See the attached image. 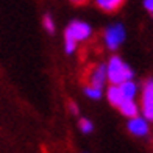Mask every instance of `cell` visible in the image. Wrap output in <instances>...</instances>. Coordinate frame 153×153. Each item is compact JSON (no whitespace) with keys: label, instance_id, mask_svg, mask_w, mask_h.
I'll use <instances>...</instances> for the list:
<instances>
[{"label":"cell","instance_id":"obj_1","mask_svg":"<svg viewBox=\"0 0 153 153\" xmlns=\"http://www.w3.org/2000/svg\"><path fill=\"white\" fill-rule=\"evenodd\" d=\"M106 64V76L109 85H122L125 81L134 80V71L119 55H111Z\"/></svg>","mask_w":153,"mask_h":153},{"label":"cell","instance_id":"obj_2","mask_svg":"<svg viewBox=\"0 0 153 153\" xmlns=\"http://www.w3.org/2000/svg\"><path fill=\"white\" fill-rule=\"evenodd\" d=\"M92 38V27L85 20H72L64 30V39L75 41L76 44L86 42Z\"/></svg>","mask_w":153,"mask_h":153},{"label":"cell","instance_id":"obj_3","mask_svg":"<svg viewBox=\"0 0 153 153\" xmlns=\"http://www.w3.org/2000/svg\"><path fill=\"white\" fill-rule=\"evenodd\" d=\"M125 39H127V31L120 22L111 24L103 31V42H105V47L111 52L119 50V47L123 44Z\"/></svg>","mask_w":153,"mask_h":153},{"label":"cell","instance_id":"obj_4","mask_svg":"<svg viewBox=\"0 0 153 153\" xmlns=\"http://www.w3.org/2000/svg\"><path fill=\"white\" fill-rule=\"evenodd\" d=\"M85 80L88 86H94L103 89L108 85V76H106V64L105 62H95L89 66V69L85 74Z\"/></svg>","mask_w":153,"mask_h":153},{"label":"cell","instance_id":"obj_5","mask_svg":"<svg viewBox=\"0 0 153 153\" xmlns=\"http://www.w3.org/2000/svg\"><path fill=\"white\" fill-rule=\"evenodd\" d=\"M141 116L149 122H153V78H147L141 89Z\"/></svg>","mask_w":153,"mask_h":153},{"label":"cell","instance_id":"obj_6","mask_svg":"<svg viewBox=\"0 0 153 153\" xmlns=\"http://www.w3.org/2000/svg\"><path fill=\"white\" fill-rule=\"evenodd\" d=\"M127 128H128V131L133 136L145 137V136H149V133H150V122L147 119H144V117L139 114V116L133 117V119H128Z\"/></svg>","mask_w":153,"mask_h":153},{"label":"cell","instance_id":"obj_7","mask_svg":"<svg viewBox=\"0 0 153 153\" xmlns=\"http://www.w3.org/2000/svg\"><path fill=\"white\" fill-rule=\"evenodd\" d=\"M120 111V114L125 116L127 119H133V117L139 116L141 114V109H139V103L136 100H125L122 102L119 108H117Z\"/></svg>","mask_w":153,"mask_h":153},{"label":"cell","instance_id":"obj_8","mask_svg":"<svg viewBox=\"0 0 153 153\" xmlns=\"http://www.w3.org/2000/svg\"><path fill=\"white\" fill-rule=\"evenodd\" d=\"M120 88V92L123 95V100H136L137 95H139V85L134 80H130V81H125L122 85H119Z\"/></svg>","mask_w":153,"mask_h":153},{"label":"cell","instance_id":"obj_9","mask_svg":"<svg viewBox=\"0 0 153 153\" xmlns=\"http://www.w3.org/2000/svg\"><path fill=\"white\" fill-rule=\"evenodd\" d=\"M106 99H108V102H109V105H111V106H116V108H119L120 103L125 102V100H123V95H122V92H120L119 85H109V86L106 88Z\"/></svg>","mask_w":153,"mask_h":153},{"label":"cell","instance_id":"obj_10","mask_svg":"<svg viewBox=\"0 0 153 153\" xmlns=\"http://www.w3.org/2000/svg\"><path fill=\"white\" fill-rule=\"evenodd\" d=\"M95 5L105 13H114L125 3V0H94Z\"/></svg>","mask_w":153,"mask_h":153},{"label":"cell","instance_id":"obj_11","mask_svg":"<svg viewBox=\"0 0 153 153\" xmlns=\"http://www.w3.org/2000/svg\"><path fill=\"white\" fill-rule=\"evenodd\" d=\"M83 91H85V95L88 97V99H91V100H100L102 95H103V89L94 88V86H88V85H85Z\"/></svg>","mask_w":153,"mask_h":153},{"label":"cell","instance_id":"obj_12","mask_svg":"<svg viewBox=\"0 0 153 153\" xmlns=\"http://www.w3.org/2000/svg\"><path fill=\"white\" fill-rule=\"evenodd\" d=\"M78 128H80L81 133L89 134V133L94 131V123H92V120L86 119V117H81V119L78 120Z\"/></svg>","mask_w":153,"mask_h":153},{"label":"cell","instance_id":"obj_13","mask_svg":"<svg viewBox=\"0 0 153 153\" xmlns=\"http://www.w3.org/2000/svg\"><path fill=\"white\" fill-rule=\"evenodd\" d=\"M42 27H44V30H45L47 33H50V34L55 33V30H56V25H55V20H53V17H52L50 14H45V16L42 17Z\"/></svg>","mask_w":153,"mask_h":153},{"label":"cell","instance_id":"obj_14","mask_svg":"<svg viewBox=\"0 0 153 153\" xmlns=\"http://www.w3.org/2000/svg\"><path fill=\"white\" fill-rule=\"evenodd\" d=\"M78 48V44L75 41H71V39H64V52L67 55H74Z\"/></svg>","mask_w":153,"mask_h":153},{"label":"cell","instance_id":"obj_15","mask_svg":"<svg viewBox=\"0 0 153 153\" xmlns=\"http://www.w3.org/2000/svg\"><path fill=\"white\" fill-rule=\"evenodd\" d=\"M67 108H69V111H71V114H74V116H78L80 114V106L76 105L75 102H69Z\"/></svg>","mask_w":153,"mask_h":153},{"label":"cell","instance_id":"obj_16","mask_svg":"<svg viewBox=\"0 0 153 153\" xmlns=\"http://www.w3.org/2000/svg\"><path fill=\"white\" fill-rule=\"evenodd\" d=\"M144 8H145V11L153 16V0H144Z\"/></svg>","mask_w":153,"mask_h":153},{"label":"cell","instance_id":"obj_17","mask_svg":"<svg viewBox=\"0 0 153 153\" xmlns=\"http://www.w3.org/2000/svg\"><path fill=\"white\" fill-rule=\"evenodd\" d=\"M71 2H72L74 5H85L88 0H71Z\"/></svg>","mask_w":153,"mask_h":153}]
</instances>
